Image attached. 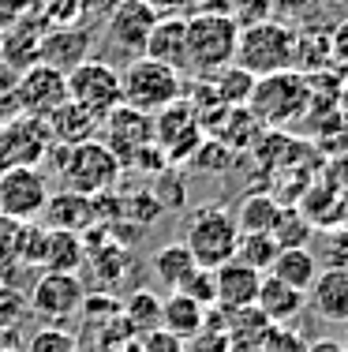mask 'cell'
<instances>
[{"label":"cell","mask_w":348,"mask_h":352,"mask_svg":"<svg viewBox=\"0 0 348 352\" xmlns=\"http://www.w3.org/2000/svg\"><path fill=\"white\" fill-rule=\"evenodd\" d=\"M213 281H218V311H236V307H251L255 304L262 274L232 258V263L213 270Z\"/></svg>","instance_id":"19"},{"label":"cell","mask_w":348,"mask_h":352,"mask_svg":"<svg viewBox=\"0 0 348 352\" xmlns=\"http://www.w3.org/2000/svg\"><path fill=\"white\" fill-rule=\"evenodd\" d=\"M308 352H345L341 338H314L308 341Z\"/></svg>","instance_id":"45"},{"label":"cell","mask_w":348,"mask_h":352,"mask_svg":"<svg viewBox=\"0 0 348 352\" xmlns=\"http://www.w3.org/2000/svg\"><path fill=\"white\" fill-rule=\"evenodd\" d=\"M0 352H15V349H0Z\"/></svg>","instance_id":"49"},{"label":"cell","mask_w":348,"mask_h":352,"mask_svg":"<svg viewBox=\"0 0 348 352\" xmlns=\"http://www.w3.org/2000/svg\"><path fill=\"white\" fill-rule=\"evenodd\" d=\"M311 4H314V0H270V8H273V12H281L285 19H296V15H303Z\"/></svg>","instance_id":"43"},{"label":"cell","mask_w":348,"mask_h":352,"mask_svg":"<svg viewBox=\"0 0 348 352\" xmlns=\"http://www.w3.org/2000/svg\"><path fill=\"white\" fill-rule=\"evenodd\" d=\"M308 304L326 322H337V326L348 322V270L345 266H322L314 285L308 289Z\"/></svg>","instance_id":"18"},{"label":"cell","mask_w":348,"mask_h":352,"mask_svg":"<svg viewBox=\"0 0 348 352\" xmlns=\"http://www.w3.org/2000/svg\"><path fill=\"white\" fill-rule=\"evenodd\" d=\"M240 27L225 8H206L187 19V68L195 75H213L236 60Z\"/></svg>","instance_id":"3"},{"label":"cell","mask_w":348,"mask_h":352,"mask_svg":"<svg viewBox=\"0 0 348 352\" xmlns=\"http://www.w3.org/2000/svg\"><path fill=\"white\" fill-rule=\"evenodd\" d=\"M270 236L277 240V248H308V240L314 236V225L303 217V210L281 206V217H277V225H273Z\"/></svg>","instance_id":"32"},{"label":"cell","mask_w":348,"mask_h":352,"mask_svg":"<svg viewBox=\"0 0 348 352\" xmlns=\"http://www.w3.org/2000/svg\"><path fill=\"white\" fill-rule=\"evenodd\" d=\"M45 157L53 165V173L64 176V188L79 191V195H90V199H102L124 176L120 157L102 139H86L79 146H49Z\"/></svg>","instance_id":"1"},{"label":"cell","mask_w":348,"mask_h":352,"mask_svg":"<svg viewBox=\"0 0 348 352\" xmlns=\"http://www.w3.org/2000/svg\"><path fill=\"white\" fill-rule=\"evenodd\" d=\"M176 292L192 296L195 304H202V307H218V281H213V270H206V266H195Z\"/></svg>","instance_id":"35"},{"label":"cell","mask_w":348,"mask_h":352,"mask_svg":"<svg viewBox=\"0 0 348 352\" xmlns=\"http://www.w3.org/2000/svg\"><path fill=\"white\" fill-rule=\"evenodd\" d=\"M41 217H45V229H56V232H76V236H82V232L90 229V225L97 221V199L90 195H79V191H56V195H49L45 210H41Z\"/></svg>","instance_id":"17"},{"label":"cell","mask_w":348,"mask_h":352,"mask_svg":"<svg viewBox=\"0 0 348 352\" xmlns=\"http://www.w3.org/2000/svg\"><path fill=\"white\" fill-rule=\"evenodd\" d=\"M146 4H150L157 15H180L187 4H195V0H146Z\"/></svg>","instance_id":"44"},{"label":"cell","mask_w":348,"mask_h":352,"mask_svg":"<svg viewBox=\"0 0 348 352\" xmlns=\"http://www.w3.org/2000/svg\"><path fill=\"white\" fill-rule=\"evenodd\" d=\"M68 102V79L64 72L49 68V64H30L19 72V87H15V109L27 116H41L45 120L53 109Z\"/></svg>","instance_id":"13"},{"label":"cell","mask_w":348,"mask_h":352,"mask_svg":"<svg viewBox=\"0 0 348 352\" xmlns=\"http://www.w3.org/2000/svg\"><path fill=\"white\" fill-rule=\"evenodd\" d=\"M139 352H187V341H180L176 333H169V330L157 326V330L139 338Z\"/></svg>","instance_id":"41"},{"label":"cell","mask_w":348,"mask_h":352,"mask_svg":"<svg viewBox=\"0 0 348 352\" xmlns=\"http://www.w3.org/2000/svg\"><path fill=\"white\" fill-rule=\"evenodd\" d=\"M221 318H225V333H229L232 352H262V345H266V338L273 330V322L255 304L236 307V311H221Z\"/></svg>","instance_id":"21"},{"label":"cell","mask_w":348,"mask_h":352,"mask_svg":"<svg viewBox=\"0 0 348 352\" xmlns=\"http://www.w3.org/2000/svg\"><path fill=\"white\" fill-rule=\"evenodd\" d=\"M192 162H195V169H202V173H218L229 165V146H221L218 139H202L198 150L192 154Z\"/></svg>","instance_id":"38"},{"label":"cell","mask_w":348,"mask_h":352,"mask_svg":"<svg viewBox=\"0 0 348 352\" xmlns=\"http://www.w3.org/2000/svg\"><path fill=\"white\" fill-rule=\"evenodd\" d=\"M45 128H49V139L53 146H79L86 139H97V120L86 113V109L64 102L60 109L45 116Z\"/></svg>","instance_id":"22"},{"label":"cell","mask_w":348,"mask_h":352,"mask_svg":"<svg viewBox=\"0 0 348 352\" xmlns=\"http://www.w3.org/2000/svg\"><path fill=\"white\" fill-rule=\"evenodd\" d=\"M15 87H19V68L0 60V120L19 113V109H15Z\"/></svg>","instance_id":"40"},{"label":"cell","mask_w":348,"mask_h":352,"mask_svg":"<svg viewBox=\"0 0 348 352\" xmlns=\"http://www.w3.org/2000/svg\"><path fill=\"white\" fill-rule=\"evenodd\" d=\"M90 45H94V34L86 27H53L41 34V49H38V60L49 64V68L68 75L76 64H82L90 56Z\"/></svg>","instance_id":"15"},{"label":"cell","mask_w":348,"mask_h":352,"mask_svg":"<svg viewBox=\"0 0 348 352\" xmlns=\"http://www.w3.org/2000/svg\"><path fill=\"white\" fill-rule=\"evenodd\" d=\"M218 315H221L218 307H210V311H206V322L198 326V333L187 341V349H192V352H232L225 326H218Z\"/></svg>","instance_id":"34"},{"label":"cell","mask_w":348,"mask_h":352,"mask_svg":"<svg viewBox=\"0 0 348 352\" xmlns=\"http://www.w3.org/2000/svg\"><path fill=\"white\" fill-rule=\"evenodd\" d=\"M277 240L270 236V232H240V240H236V263H244V266H251V270H259V274H266L270 266H273V258H277Z\"/></svg>","instance_id":"31"},{"label":"cell","mask_w":348,"mask_h":352,"mask_svg":"<svg viewBox=\"0 0 348 352\" xmlns=\"http://www.w3.org/2000/svg\"><path fill=\"white\" fill-rule=\"evenodd\" d=\"M64 79H68V102L86 109L97 124H102L116 105H124L120 72H116L109 60H102V56H86V60L76 64Z\"/></svg>","instance_id":"7"},{"label":"cell","mask_w":348,"mask_h":352,"mask_svg":"<svg viewBox=\"0 0 348 352\" xmlns=\"http://www.w3.org/2000/svg\"><path fill=\"white\" fill-rule=\"evenodd\" d=\"M49 146H53V139H49V128L41 116L15 113L0 120V157H4L8 169L12 165H38L41 169Z\"/></svg>","instance_id":"12"},{"label":"cell","mask_w":348,"mask_h":352,"mask_svg":"<svg viewBox=\"0 0 348 352\" xmlns=\"http://www.w3.org/2000/svg\"><path fill=\"white\" fill-rule=\"evenodd\" d=\"M154 23H157V12L146 0H116V8L109 12L105 34H109V45L116 53L131 60V56H143Z\"/></svg>","instance_id":"14"},{"label":"cell","mask_w":348,"mask_h":352,"mask_svg":"<svg viewBox=\"0 0 348 352\" xmlns=\"http://www.w3.org/2000/svg\"><path fill=\"white\" fill-rule=\"evenodd\" d=\"M97 139L120 157V165L128 169L135 162L139 150L154 146V116L143 113V109H131V105H116L102 124H97Z\"/></svg>","instance_id":"11"},{"label":"cell","mask_w":348,"mask_h":352,"mask_svg":"<svg viewBox=\"0 0 348 352\" xmlns=\"http://www.w3.org/2000/svg\"><path fill=\"white\" fill-rule=\"evenodd\" d=\"M318 270H322V263L311 248H281L266 274L285 281V285H292V289H300V292H308L314 285V278H318Z\"/></svg>","instance_id":"23"},{"label":"cell","mask_w":348,"mask_h":352,"mask_svg":"<svg viewBox=\"0 0 348 352\" xmlns=\"http://www.w3.org/2000/svg\"><path fill=\"white\" fill-rule=\"evenodd\" d=\"M251 116L262 124L266 131H285L288 124L303 120L311 113V98H308V79L300 72L285 68L255 79V90L247 98Z\"/></svg>","instance_id":"2"},{"label":"cell","mask_w":348,"mask_h":352,"mask_svg":"<svg viewBox=\"0 0 348 352\" xmlns=\"http://www.w3.org/2000/svg\"><path fill=\"white\" fill-rule=\"evenodd\" d=\"M262 352H308V338L296 326H273Z\"/></svg>","instance_id":"39"},{"label":"cell","mask_w":348,"mask_h":352,"mask_svg":"<svg viewBox=\"0 0 348 352\" xmlns=\"http://www.w3.org/2000/svg\"><path fill=\"white\" fill-rule=\"evenodd\" d=\"M334 68L329 60V30H296L292 38V72L300 75H314Z\"/></svg>","instance_id":"25"},{"label":"cell","mask_w":348,"mask_h":352,"mask_svg":"<svg viewBox=\"0 0 348 352\" xmlns=\"http://www.w3.org/2000/svg\"><path fill=\"white\" fill-rule=\"evenodd\" d=\"M157 180H154V188H150V195L161 203V210H172V206H184V199H187V184H184V176H176V173H154Z\"/></svg>","instance_id":"36"},{"label":"cell","mask_w":348,"mask_h":352,"mask_svg":"<svg viewBox=\"0 0 348 352\" xmlns=\"http://www.w3.org/2000/svg\"><path fill=\"white\" fill-rule=\"evenodd\" d=\"M206 311H210V307L195 304L184 292H169V296L161 300V330L176 333L180 341H192L198 333V326L206 322Z\"/></svg>","instance_id":"24"},{"label":"cell","mask_w":348,"mask_h":352,"mask_svg":"<svg viewBox=\"0 0 348 352\" xmlns=\"http://www.w3.org/2000/svg\"><path fill=\"white\" fill-rule=\"evenodd\" d=\"M229 19L236 23V27H251V23H262L273 15L270 0H229Z\"/></svg>","instance_id":"37"},{"label":"cell","mask_w":348,"mask_h":352,"mask_svg":"<svg viewBox=\"0 0 348 352\" xmlns=\"http://www.w3.org/2000/svg\"><path fill=\"white\" fill-rule=\"evenodd\" d=\"M120 318L131 326V333H135V338L157 330V326H161V296H154L150 289L131 292L128 304H120Z\"/></svg>","instance_id":"29"},{"label":"cell","mask_w":348,"mask_h":352,"mask_svg":"<svg viewBox=\"0 0 348 352\" xmlns=\"http://www.w3.org/2000/svg\"><path fill=\"white\" fill-rule=\"evenodd\" d=\"M206 79H210V87H213V94H218L221 105H247V98H251V90H255V75L244 72L240 64H229V68L206 75Z\"/></svg>","instance_id":"30"},{"label":"cell","mask_w":348,"mask_h":352,"mask_svg":"<svg viewBox=\"0 0 348 352\" xmlns=\"http://www.w3.org/2000/svg\"><path fill=\"white\" fill-rule=\"evenodd\" d=\"M23 352H82V345L76 333L64 330V326H41V330L30 333Z\"/></svg>","instance_id":"33"},{"label":"cell","mask_w":348,"mask_h":352,"mask_svg":"<svg viewBox=\"0 0 348 352\" xmlns=\"http://www.w3.org/2000/svg\"><path fill=\"white\" fill-rule=\"evenodd\" d=\"M292 38H296V27H288L285 19H273V15L262 23H251V27H240L236 60L232 64L251 72L255 79L285 72L292 68Z\"/></svg>","instance_id":"4"},{"label":"cell","mask_w":348,"mask_h":352,"mask_svg":"<svg viewBox=\"0 0 348 352\" xmlns=\"http://www.w3.org/2000/svg\"><path fill=\"white\" fill-rule=\"evenodd\" d=\"M27 300H30V311L38 318H45V326H60V322H68L71 315H79L86 292H82L79 274L45 270L34 285H30Z\"/></svg>","instance_id":"10"},{"label":"cell","mask_w":348,"mask_h":352,"mask_svg":"<svg viewBox=\"0 0 348 352\" xmlns=\"http://www.w3.org/2000/svg\"><path fill=\"white\" fill-rule=\"evenodd\" d=\"M4 169H8V165H4V157H0V173H4Z\"/></svg>","instance_id":"48"},{"label":"cell","mask_w":348,"mask_h":352,"mask_svg":"<svg viewBox=\"0 0 348 352\" xmlns=\"http://www.w3.org/2000/svg\"><path fill=\"white\" fill-rule=\"evenodd\" d=\"M255 307H259L273 326H292L296 318L303 315V307H308V292H300V289H292V285H285V281L270 278V274H262Z\"/></svg>","instance_id":"20"},{"label":"cell","mask_w":348,"mask_h":352,"mask_svg":"<svg viewBox=\"0 0 348 352\" xmlns=\"http://www.w3.org/2000/svg\"><path fill=\"white\" fill-rule=\"evenodd\" d=\"M337 109H341V113L348 116V79L341 82V94H337Z\"/></svg>","instance_id":"46"},{"label":"cell","mask_w":348,"mask_h":352,"mask_svg":"<svg viewBox=\"0 0 348 352\" xmlns=\"http://www.w3.org/2000/svg\"><path fill=\"white\" fill-rule=\"evenodd\" d=\"M86 248H82V236L76 232H56L45 229V248H41V266L45 270H60V274H76Z\"/></svg>","instance_id":"27"},{"label":"cell","mask_w":348,"mask_h":352,"mask_svg":"<svg viewBox=\"0 0 348 352\" xmlns=\"http://www.w3.org/2000/svg\"><path fill=\"white\" fill-rule=\"evenodd\" d=\"M281 217V203L266 191H251V195L240 199V206L232 210V221H236L240 232H273Z\"/></svg>","instance_id":"26"},{"label":"cell","mask_w":348,"mask_h":352,"mask_svg":"<svg viewBox=\"0 0 348 352\" xmlns=\"http://www.w3.org/2000/svg\"><path fill=\"white\" fill-rule=\"evenodd\" d=\"M150 266H154V278L161 281L169 292H176L180 285H184V278L195 270L198 263H195V255L184 244H165V248L154 251V263Z\"/></svg>","instance_id":"28"},{"label":"cell","mask_w":348,"mask_h":352,"mask_svg":"<svg viewBox=\"0 0 348 352\" xmlns=\"http://www.w3.org/2000/svg\"><path fill=\"white\" fill-rule=\"evenodd\" d=\"M202 124H198V113L187 98L165 105L161 113H154V146L165 154V165H180L198 150L202 142Z\"/></svg>","instance_id":"9"},{"label":"cell","mask_w":348,"mask_h":352,"mask_svg":"<svg viewBox=\"0 0 348 352\" xmlns=\"http://www.w3.org/2000/svg\"><path fill=\"white\" fill-rule=\"evenodd\" d=\"M236 240H240V229H236V221H232L229 210H221V206H198L192 214V221H187L180 244L192 251L198 266L218 270V266L232 263Z\"/></svg>","instance_id":"6"},{"label":"cell","mask_w":348,"mask_h":352,"mask_svg":"<svg viewBox=\"0 0 348 352\" xmlns=\"http://www.w3.org/2000/svg\"><path fill=\"white\" fill-rule=\"evenodd\" d=\"M120 94L124 105L143 109V113H161L165 105L184 98V75L150 60V56H131L120 72Z\"/></svg>","instance_id":"5"},{"label":"cell","mask_w":348,"mask_h":352,"mask_svg":"<svg viewBox=\"0 0 348 352\" xmlns=\"http://www.w3.org/2000/svg\"><path fill=\"white\" fill-rule=\"evenodd\" d=\"M49 195V176L38 165H12L0 173V217L8 221H38Z\"/></svg>","instance_id":"8"},{"label":"cell","mask_w":348,"mask_h":352,"mask_svg":"<svg viewBox=\"0 0 348 352\" xmlns=\"http://www.w3.org/2000/svg\"><path fill=\"white\" fill-rule=\"evenodd\" d=\"M341 345H345V352H348V322H345V338H341Z\"/></svg>","instance_id":"47"},{"label":"cell","mask_w":348,"mask_h":352,"mask_svg":"<svg viewBox=\"0 0 348 352\" xmlns=\"http://www.w3.org/2000/svg\"><path fill=\"white\" fill-rule=\"evenodd\" d=\"M329 60L337 72H348V19H337L329 27Z\"/></svg>","instance_id":"42"},{"label":"cell","mask_w":348,"mask_h":352,"mask_svg":"<svg viewBox=\"0 0 348 352\" xmlns=\"http://www.w3.org/2000/svg\"><path fill=\"white\" fill-rule=\"evenodd\" d=\"M143 56H150V60L165 64V68H172L180 75L192 72L187 68V19L184 15H157Z\"/></svg>","instance_id":"16"}]
</instances>
